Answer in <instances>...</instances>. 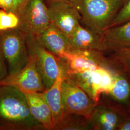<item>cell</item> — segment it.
Listing matches in <instances>:
<instances>
[{
    "label": "cell",
    "instance_id": "8fae6325",
    "mask_svg": "<svg viewBox=\"0 0 130 130\" xmlns=\"http://www.w3.org/2000/svg\"><path fill=\"white\" fill-rule=\"evenodd\" d=\"M36 37L43 46L60 60L72 50L69 38L52 23Z\"/></svg>",
    "mask_w": 130,
    "mask_h": 130
},
{
    "label": "cell",
    "instance_id": "7402d4cb",
    "mask_svg": "<svg viewBox=\"0 0 130 130\" xmlns=\"http://www.w3.org/2000/svg\"><path fill=\"white\" fill-rule=\"evenodd\" d=\"M4 55L0 47V81L8 75V67Z\"/></svg>",
    "mask_w": 130,
    "mask_h": 130
},
{
    "label": "cell",
    "instance_id": "5b68a950",
    "mask_svg": "<svg viewBox=\"0 0 130 130\" xmlns=\"http://www.w3.org/2000/svg\"><path fill=\"white\" fill-rule=\"evenodd\" d=\"M61 93L66 115H78L88 120L97 105L66 72L61 85Z\"/></svg>",
    "mask_w": 130,
    "mask_h": 130
},
{
    "label": "cell",
    "instance_id": "4fadbf2b",
    "mask_svg": "<svg viewBox=\"0 0 130 130\" xmlns=\"http://www.w3.org/2000/svg\"><path fill=\"white\" fill-rule=\"evenodd\" d=\"M23 92L27 98L29 110L33 118L45 130H54L51 111L43 92Z\"/></svg>",
    "mask_w": 130,
    "mask_h": 130
},
{
    "label": "cell",
    "instance_id": "484cf974",
    "mask_svg": "<svg viewBox=\"0 0 130 130\" xmlns=\"http://www.w3.org/2000/svg\"><path fill=\"white\" fill-rule=\"evenodd\" d=\"M48 4L53 3V2H62V1H67V2H72L73 1V0H46Z\"/></svg>",
    "mask_w": 130,
    "mask_h": 130
},
{
    "label": "cell",
    "instance_id": "52a82bcc",
    "mask_svg": "<svg viewBox=\"0 0 130 130\" xmlns=\"http://www.w3.org/2000/svg\"><path fill=\"white\" fill-rule=\"evenodd\" d=\"M0 85L11 86L22 92H43L45 88L32 56L28 54V63L18 72L8 74L0 81Z\"/></svg>",
    "mask_w": 130,
    "mask_h": 130
},
{
    "label": "cell",
    "instance_id": "7c38bea8",
    "mask_svg": "<svg viewBox=\"0 0 130 130\" xmlns=\"http://www.w3.org/2000/svg\"><path fill=\"white\" fill-rule=\"evenodd\" d=\"M99 67L95 70L76 73H69L65 70L66 75L83 89L96 105L102 93Z\"/></svg>",
    "mask_w": 130,
    "mask_h": 130
},
{
    "label": "cell",
    "instance_id": "2e32d148",
    "mask_svg": "<svg viewBox=\"0 0 130 130\" xmlns=\"http://www.w3.org/2000/svg\"><path fill=\"white\" fill-rule=\"evenodd\" d=\"M72 49L76 50H96L104 52L101 35L93 32L80 24L69 38Z\"/></svg>",
    "mask_w": 130,
    "mask_h": 130
},
{
    "label": "cell",
    "instance_id": "cb8c5ba5",
    "mask_svg": "<svg viewBox=\"0 0 130 130\" xmlns=\"http://www.w3.org/2000/svg\"><path fill=\"white\" fill-rule=\"evenodd\" d=\"M28 0H14V8L13 12L19 16L24 7Z\"/></svg>",
    "mask_w": 130,
    "mask_h": 130
},
{
    "label": "cell",
    "instance_id": "277c9868",
    "mask_svg": "<svg viewBox=\"0 0 130 130\" xmlns=\"http://www.w3.org/2000/svg\"><path fill=\"white\" fill-rule=\"evenodd\" d=\"M27 44L28 54L35 59L45 90L49 88L62 68L60 60L43 46L36 36L27 33Z\"/></svg>",
    "mask_w": 130,
    "mask_h": 130
},
{
    "label": "cell",
    "instance_id": "44dd1931",
    "mask_svg": "<svg viewBox=\"0 0 130 130\" xmlns=\"http://www.w3.org/2000/svg\"><path fill=\"white\" fill-rule=\"evenodd\" d=\"M130 21V0H126L112 21L109 28L119 26Z\"/></svg>",
    "mask_w": 130,
    "mask_h": 130
},
{
    "label": "cell",
    "instance_id": "3957f363",
    "mask_svg": "<svg viewBox=\"0 0 130 130\" xmlns=\"http://www.w3.org/2000/svg\"><path fill=\"white\" fill-rule=\"evenodd\" d=\"M27 35L20 28L0 32V47L8 66V74L18 72L28 63Z\"/></svg>",
    "mask_w": 130,
    "mask_h": 130
},
{
    "label": "cell",
    "instance_id": "9c48e42d",
    "mask_svg": "<svg viewBox=\"0 0 130 130\" xmlns=\"http://www.w3.org/2000/svg\"><path fill=\"white\" fill-rule=\"evenodd\" d=\"M103 51L96 50L73 49L60 60L65 70L69 73L94 70L105 64Z\"/></svg>",
    "mask_w": 130,
    "mask_h": 130
},
{
    "label": "cell",
    "instance_id": "d6986e66",
    "mask_svg": "<svg viewBox=\"0 0 130 130\" xmlns=\"http://www.w3.org/2000/svg\"><path fill=\"white\" fill-rule=\"evenodd\" d=\"M113 58L130 79V48L114 51Z\"/></svg>",
    "mask_w": 130,
    "mask_h": 130
},
{
    "label": "cell",
    "instance_id": "30bf717a",
    "mask_svg": "<svg viewBox=\"0 0 130 130\" xmlns=\"http://www.w3.org/2000/svg\"><path fill=\"white\" fill-rule=\"evenodd\" d=\"M65 76V69L62 64L60 72L54 83L43 92L51 111L54 130H63L65 124L66 114L61 93V85Z\"/></svg>",
    "mask_w": 130,
    "mask_h": 130
},
{
    "label": "cell",
    "instance_id": "ba28073f",
    "mask_svg": "<svg viewBox=\"0 0 130 130\" xmlns=\"http://www.w3.org/2000/svg\"><path fill=\"white\" fill-rule=\"evenodd\" d=\"M48 4L51 23L69 39L80 25L81 17L78 10L71 2H56Z\"/></svg>",
    "mask_w": 130,
    "mask_h": 130
},
{
    "label": "cell",
    "instance_id": "ffe728a7",
    "mask_svg": "<svg viewBox=\"0 0 130 130\" xmlns=\"http://www.w3.org/2000/svg\"><path fill=\"white\" fill-rule=\"evenodd\" d=\"M71 114H66L65 124L63 130H87L91 128L87 119L74 118Z\"/></svg>",
    "mask_w": 130,
    "mask_h": 130
},
{
    "label": "cell",
    "instance_id": "7a4b0ae2",
    "mask_svg": "<svg viewBox=\"0 0 130 130\" xmlns=\"http://www.w3.org/2000/svg\"><path fill=\"white\" fill-rule=\"evenodd\" d=\"M126 0H73L81 21L99 35L108 28Z\"/></svg>",
    "mask_w": 130,
    "mask_h": 130
},
{
    "label": "cell",
    "instance_id": "ac0fdd59",
    "mask_svg": "<svg viewBox=\"0 0 130 130\" xmlns=\"http://www.w3.org/2000/svg\"><path fill=\"white\" fill-rule=\"evenodd\" d=\"M20 18L17 14L0 9V32L20 28Z\"/></svg>",
    "mask_w": 130,
    "mask_h": 130
},
{
    "label": "cell",
    "instance_id": "8992f818",
    "mask_svg": "<svg viewBox=\"0 0 130 130\" xmlns=\"http://www.w3.org/2000/svg\"><path fill=\"white\" fill-rule=\"evenodd\" d=\"M19 17L20 28L36 36L43 32L51 24L45 0H28Z\"/></svg>",
    "mask_w": 130,
    "mask_h": 130
},
{
    "label": "cell",
    "instance_id": "9a60e30c",
    "mask_svg": "<svg viewBox=\"0 0 130 130\" xmlns=\"http://www.w3.org/2000/svg\"><path fill=\"white\" fill-rule=\"evenodd\" d=\"M122 118L114 109L97 105L87 121L93 130H117Z\"/></svg>",
    "mask_w": 130,
    "mask_h": 130
},
{
    "label": "cell",
    "instance_id": "e0dca14e",
    "mask_svg": "<svg viewBox=\"0 0 130 130\" xmlns=\"http://www.w3.org/2000/svg\"><path fill=\"white\" fill-rule=\"evenodd\" d=\"M108 95L121 103L130 100V83L123 72L113 69V82Z\"/></svg>",
    "mask_w": 130,
    "mask_h": 130
},
{
    "label": "cell",
    "instance_id": "603a6c76",
    "mask_svg": "<svg viewBox=\"0 0 130 130\" xmlns=\"http://www.w3.org/2000/svg\"><path fill=\"white\" fill-rule=\"evenodd\" d=\"M14 8V0H0V9L13 12Z\"/></svg>",
    "mask_w": 130,
    "mask_h": 130
},
{
    "label": "cell",
    "instance_id": "5bb4252c",
    "mask_svg": "<svg viewBox=\"0 0 130 130\" xmlns=\"http://www.w3.org/2000/svg\"><path fill=\"white\" fill-rule=\"evenodd\" d=\"M101 36L104 51L130 48V21L107 28Z\"/></svg>",
    "mask_w": 130,
    "mask_h": 130
},
{
    "label": "cell",
    "instance_id": "d4e9b609",
    "mask_svg": "<svg viewBox=\"0 0 130 130\" xmlns=\"http://www.w3.org/2000/svg\"><path fill=\"white\" fill-rule=\"evenodd\" d=\"M117 130H130V117L122 118Z\"/></svg>",
    "mask_w": 130,
    "mask_h": 130
},
{
    "label": "cell",
    "instance_id": "6da1fadb",
    "mask_svg": "<svg viewBox=\"0 0 130 130\" xmlns=\"http://www.w3.org/2000/svg\"><path fill=\"white\" fill-rule=\"evenodd\" d=\"M45 129L32 116L24 93L11 86L0 85V130Z\"/></svg>",
    "mask_w": 130,
    "mask_h": 130
}]
</instances>
